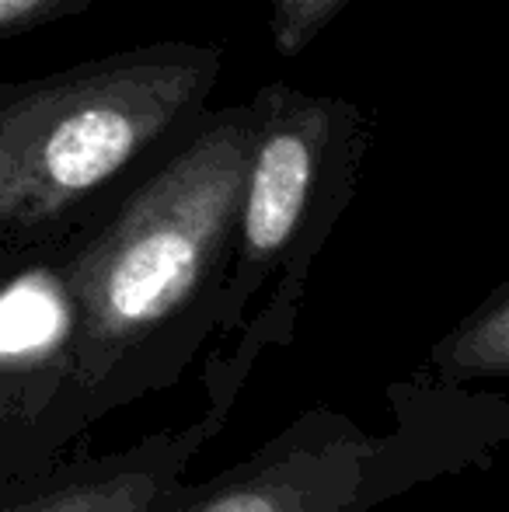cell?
<instances>
[{
  "label": "cell",
  "instance_id": "obj_1",
  "mask_svg": "<svg viewBox=\"0 0 509 512\" xmlns=\"http://www.w3.org/2000/svg\"><path fill=\"white\" fill-rule=\"evenodd\" d=\"M248 126L227 122L63 251L74 345L25 464L49 467L112 411L182 380L220 328L248 171Z\"/></svg>",
  "mask_w": 509,
  "mask_h": 512
},
{
  "label": "cell",
  "instance_id": "obj_2",
  "mask_svg": "<svg viewBox=\"0 0 509 512\" xmlns=\"http://www.w3.org/2000/svg\"><path fill=\"white\" fill-rule=\"evenodd\" d=\"M394 429L370 432L328 405L290 425L203 485H185L171 512H374L443 478L492 467L509 439L499 391L412 377L384 391Z\"/></svg>",
  "mask_w": 509,
  "mask_h": 512
},
{
  "label": "cell",
  "instance_id": "obj_3",
  "mask_svg": "<svg viewBox=\"0 0 509 512\" xmlns=\"http://www.w3.org/2000/svg\"><path fill=\"white\" fill-rule=\"evenodd\" d=\"M203 84L199 63L109 67L0 108V244H53Z\"/></svg>",
  "mask_w": 509,
  "mask_h": 512
},
{
  "label": "cell",
  "instance_id": "obj_4",
  "mask_svg": "<svg viewBox=\"0 0 509 512\" xmlns=\"http://www.w3.org/2000/svg\"><path fill=\"white\" fill-rule=\"evenodd\" d=\"M227 418L203 411L178 429L140 436L112 453H70L21 512H171L189 485V464Z\"/></svg>",
  "mask_w": 509,
  "mask_h": 512
},
{
  "label": "cell",
  "instance_id": "obj_5",
  "mask_svg": "<svg viewBox=\"0 0 509 512\" xmlns=\"http://www.w3.org/2000/svg\"><path fill=\"white\" fill-rule=\"evenodd\" d=\"M419 380L443 387H478L509 377V286H499L478 310L447 331L415 370Z\"/></svg>",
  "mask_w": 509,
  "mask_h": 512
},
{
  "label": "cell",
  "instance_id": "obj_6",
  "mask_svg": "<svg viewBox=\"0 0 509 512\" xmlns=\"http://www.w3.org/2000/svg\"><path fill=\"white\" fill-rule=\"evenodd\" d=\"M60 464V460H56ZM32 467V471H11V474H0V512H21L28 502L35 499L46 478L53 474V467Z\"/></svg>",
  "mask_w": 509,
  "mask_h": 512
},
{
  "label": "cell",
  "instance_id": "obj_7",
  "mask_svg": "<svg viewBox=\"0 0 509 512\" xmlns=\"http://www.w3.org/2000/svg\"><path fill=\"white\" fill-rule=\"evenodd\" d=\"M332 4L335 0H279V32H300Z\"/></svg>",
  "mask_w": 509,
  "mask_h": 512
},
{
  "label": "cell",
  "instance_id": "obj_8",
  "mask_svg": "<svg viewBox=\"0 0 509 512\" xmlns=\"http://www.w3.org/2000/svg\"><path fill=\"white\" fill-rule=\"evenodd\" d=\"M42 4H49V0H0V28L32 18Z\"/></svg>",
  "mask_w": 509,
  "mask_h": 512
},
{
  "label": "cell",
  "instance_id": "obj_9",
  "mask_svg": "<svg viewBox=\"0 0 509 512\" xmlns=\"http://www.w3.org/2000/svg\"><path fill=\"white\" fill-rule=\"evenodd\" d=\"M7 255H11V248H7V244H0V272H4V265H7Z\"/></svg>",
  "mask_w": 509,
  "mask_h": 512
}]
</instances>
